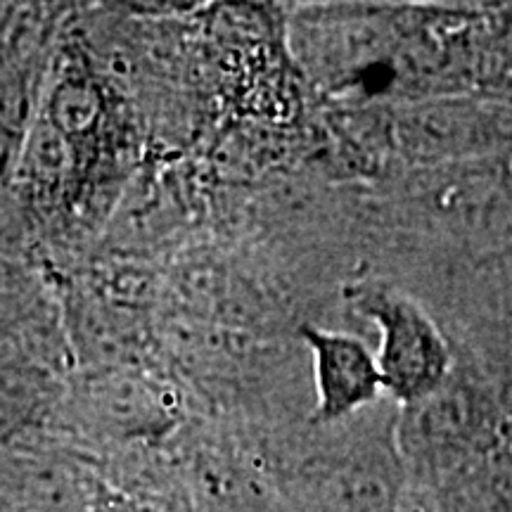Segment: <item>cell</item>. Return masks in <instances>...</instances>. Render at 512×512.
<instances>
[{"mask_svg": "<svg viewBox=\"0 0 512 512\" xmlns=\"http://www.w3.org/2000/svg\"><path fill=\"white\" fill-rule=\"evenodd\" d=\"M294 36L332 93L425 100L486 83V12L337 5L299 15Z\"/></svg>", "mask_w": 512, "mask_h": 512, "instance_id": "cell-1", "label": "cell"}, {"mask_svg": "<svg viewBox=\"0 0 512 512\" xmlns=\"http://www.w3.org/2000/svg\"><path fill=\"white\" fill-rule=\"evenodd\" d=\"M394 418H347L337 432L335 425L311 420L304 432H261L287 512H396L406 465L396 448Z\"/></svg>", "mask_w": 512, "mask_h": 512, "instance_id": "cell-2", "label": "cell"}, {"mask_svg": "<svg viewBox=\"0 0 512 512\" xmlns=\"http://www.w3.org/2000/svg\"><path fill=\"white\" fill-rule=\"evenodd\" d=\"M498 411L489 387L472 368L460 366L432 392L401 403L394 439L406 475L444 486L453 477L494 453Z\"/></svg>", "mask_w": 512, "mask_h": 512, "instance_id": "cell-3", "label": "cell"}, {"mask_svg": "<svg viewBox=\"0 0 512 512\" xmlns=\"http://www.w3.org/2000/svg\"><path fill=\"white\" fill-rule=\"evenodd\" d=\"M344 297L380 335L375 358L389 399L399 406L420 399L451 373L456 351L415 294L389 280L363 278L347 285Z\"/></svg>", "mask_w": 512, "mask_h": 512, "instance_id": "cell-4", "label": "cell"}, {"mask_svg": "<svg viewBox=\"0 0 512 512\" xmlns=\"http://www.w3.org/2000/svg\"><path fill=\"white\" fill-rule=\"evenodd\" d=\"M76 432L102 446H152L176 437L185 403L178 384L150 366L83 370L69 392Z\"/></svg>", "mask_w": 512, "mask_h": 512, "instance_id": "cell-5", "label": "cell"}, {"mask_svg": "<svg viewBox=\"0 0 512 512\" xmlns=\"http://www.w3.org/2000/svg\"><path fill=\"white\" fill-rule=\"evenodd\" d=\"M181 460L202 512H287L264 448L245 425L188 432Z\"/></svg>", "mask_w": 512, "mask_h": 512, "instance_id": "cell-6", "label": "cell"}, {"mask_svg": "<svg viewBox=\"0 0 512 512\" xmlns=\"http://www.w3.org/2000/svg\"><path fill=\"white\" fill-rule=\"evenodd\" d=\"M294 337L311 358L316 403L309 420L316 425H335L366 408L375 406L384 394L375 351L354 332L323 328L318 323H297Z\"/></svg>", "mask_w": 512, "mask_h": 512, "instance_id": "cell-7", "label": "cell"}, {"mask_svg": "<svg viewBox=\"0 0 512 512\" xmlns=\"http://www.w3.org/2000/svg\"><path fill=\"white\" fill-rule=\"evenodd\" d=\"M403 140L420 155H486L508 140V124L496 107L425 98L408 110Z\"/></svg>", "mask_w": 512, "mask_h": 512, "instance_id": "cell-8", "label": "cell"}, {"mask_svg": "<svg viewBox=\"0 0 512 512\" xmlns=\"http://www.w3.org/2000/svg\"><path fill=\"white\" fill-rule=\"evenodd\" d=\"M46 117L55 131L67 140L74 152L76 171H79L81 152L91 150L95 138L102 131L105 119V100L91 76L64 74L53 83L43 102V110L38 112Z\"/></svg>", "mask_w": 512, "mask_h": 512, "instance_id": "cell-9", "label": "cell"}, {"mask_svg": "<svg viewBox=\"0 0 512 512\" xmlns=\"http://www.w3.org/2000/svg\"><path fill=\"white\" fill-rule=\"evenodd\" d=\"M486 88L512 91V3L486 12Z\"/></svg>", "mask_w": 512, "mask_h": 512, "instance_id": "cell-10", "label": "cell"}, {"mask_svg": "<svg viewBox=\"0 0 512 512\" xmlns=\"http://www.w3.org/2000/svg\"><path fill=\"white\" fill-rule=\"evenodd\" d=\"M93 512H159L155 505L140 501V498L131 494H121V491H112L100 486L98 501H95Z\"/></svg>", "mask_w": 512, "mask_h": 512, "instance_id": "cell-11", "label": "cell"}, {"mask_svg": "<svg viewBox=\"0 0 512 512\" xmlns=\"http://www.w3.org/2000/svg\"><path fill=\"white\" fill-rule=\"evenodd\" d=\"M8 280H10V273H8V268H5L3 259H0V297H3L5 287H8Z\"/></svg>", "mask_w": 512, "mask_h": 512, "instance_id": "cell-12", "label": "cell"}, {"mask_svg": "<svg viewBox=\"0 0 512 512\" xmlns=\"http://www.w3.org/2000/svg\"><path fill=\"white\" fill-rule=\"evenodd\" d=\"M140 3H150V0H140ZM152 3H162V0H152Z\"/></svg>", "mask_w": 512, "mask_h": 512, "instance_id": "cell-13", "label": "cell"}]
</instances>
